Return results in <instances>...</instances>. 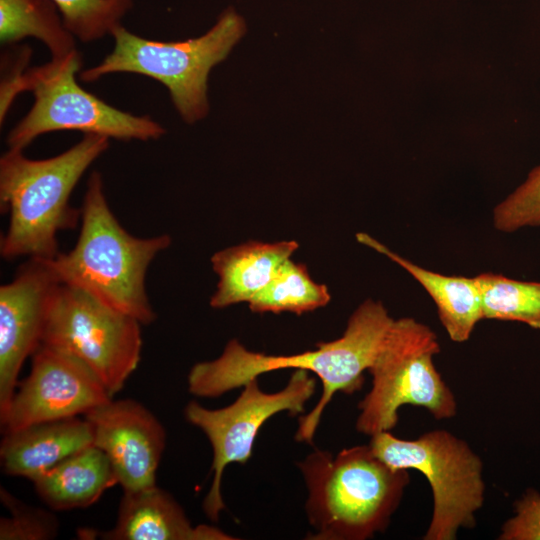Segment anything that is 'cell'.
Instances as JSON below:
<instances>
[{
	"instance_id": "6da1fadb",
	"label": "cell",
	"mask_w": 540,
	"mask_h": 540,
	"mask_svg": "<svg viewBox=\"0 0 540 540\" xmlns=\"http://www.w3.org/2000/svg\"><path fill=\"white\" fill-rule=\"evenodd\" d=\"M393 321L381 302L368 299L352 313L340 338L319 343L315 350L267 355L230 340L218 358L191 368L188 390L198 397H218L275 370L310 371L319 377L322 395L315 407L299 418L295 439L311 443L332 397L337 392L353 394L362 388L363 372L373 364Z\"/></svg>"
},
{
	"instance_id": "7a4b0ae2",
	"label": "cell",
	"mask_w": 540,
	"mask_h": 540,
	"mask_svg": "<svg viewBox=\"0 0 540 540\" xmlns=\"http://www.w3.org/2000/svg\"><path fill=\"white\" fill-rule=\"evenodd\" d=\"M98 134L83 138L63 153L43 159L26 158L23 150L8 149L0 158V206L9 214L1 237L0 254L51 259L58 253L57 234L73 230L81 210L69 203L70 195L89 166L109 147Z\"/></svg>"
},
{
	"instance_id": "3957f363",
	"label": "cell",
	"mask_w": 540,
	"mask_h": 540,
	"mask_svg": "<svg viewBox=\"0 0 540 540\" xmlns=\"http://www.w3.org/2000/svg\"><path fill=\"white\" fill-rule=\"evenodd\" d=\"M171 243L168 235L139 238L111 211L102 176L88 180L75 246L46 259L62 284L81 288L107 305L147 325L156 319L145 289L149 265Z\"/></svg>"
},
{
	"instance_id": "277c9868",
	"label": "cell",
	"mask_w": 540,
	"mask_h": 540,
	"mask_svg": "<svg viewBox=\"0 0 540 540\" xmlns=\"http://www.w3.org/2000/svg\"><path fill=\"white\" fill-rule=\"evenodd\" d=\"M305 479L306 512L316 540H366L383 532L409 484L407 469H394L368 445L333 456L315 450L298 464Z\"/></svg>"
},
{
	"instance_id": "5b68a950",
	"label": "cell",
	"mask_w": 540,
	"mask_h": 540,
	"mask_svg": "<svg viewBox=\"0 0 540 540\" xmlns=\"http://www.w3.org/2000/svg\"><path fill=\"white\" fill-rule=\"evenodd\" d=\"M80 67L76 50L28 72L18 70L2 85L3 115L18 93L29 90L34 95L31 109L7 136L9 149L23 150L38 136L62 130L123 141L157 140L165 134V129L149 116L119 110L82 89L76 81Z\"/></svg>"
},
{
	"instance_id": "8992f818",
	"label": "cell",
	"mask_w": 540,
	"mask_h": 540,
	"mask_svg": "<svg viewBox=\"0 0 540 540\" xmlns=\"http://www.w3.org/2000/svg\"><path fill=\"white\" fill-rule=\"evenodd\" d=\"M245 32V20L232 7L220 14L207 33L185 41H154L120 25L111 33V53L98 65L81 72L80 79L93 82L120 72L150 77L167 87L180 116L192 124L208 113L210 70L227 57Z\"/></svg>"
},
{
	"instance_id": "52a82bcc",
	"label": "cell",
	"mask_w": 540,
	"mask_h": 540,
	"mask_svg": "<svg viewBox=\"0 0 540 540\" xmlns=\"http://www.w3.org/2000/svg\"><path fill=\"white\" fill-rule=\"evenodd\" d=\"M439 352L430 327L410 317L394 319L368 370L372 387L358 405L357 431L369 436L391 431L406 404L425 408L439 420L454 417L456 398L433 361Z\"/></svg>"
},
{
	"instance_id": "ba28073f",
	"label": "cell",
	"mask_w": 540,
	"mask_h": 540,
	"mask_svg": "<svg viewBox=\"0 0 540 540\" xmlns=\"http://www.w3.org/2000/svg\"><path fill=\"white\" fill-rule=\"evenodd\" d=\"M369 446L390 467L415 469L429 482L433 512L424 540H455L460 529L475 526L485 498L483 463L466 441L441 429L413 440L385 431Z\"/></svg>"
},
{
	"instance_id": "9c48e42d",
	"label": "cell",
	"mask_w": 540,
	"mask_h": 540,
	"mask_svg": "<svg viewBox=\"0 0 540 540\" xmlns=\"http://www.w3.org/2000/svg\"><path fill=\"white\" fill-rule=\"evenodd\" d=\"M141 323L87 291L60 284L42 342L83 362L113 397L136 370L142 351Z\"/></svg>"
},
{
	"instance_id": "30bf717a",
	"label": "cell",
	"mask_w": 540,
	"mask_h": 540,
	"mask_svg": "<svg viewBox=\"0 0 540 540\" xmlns=\"http://www.w3.org/2000/svg\"><path fill=\"white\" fill-rule=\"evenodd\" d=\"M243 387L239 397L229 406L208 409L191 401L184 410L187 421L201 429L212 446L213 477L203 501L204 513L212 521H217L225 508L221 493L225 467L233 462L245 464L248 461L255 438L269 418L282 411L293 416L304 412L316 383L308 371L296 369L285 388L278 392H264L257 379L248 381Z\"/></svg>"
},
{
	"instance_id": "8fae6325",
	"label": "cell",
	"mask_w": 540,
	"mask_h": 540,
	"mask_svg": "<svg viewBox=\"0 0 540 540\" xmlns=\"http://www.w3.org/2000/svg\"><path fill=\"white\" fill-rule=\"evenodd\" d=\"M17 387L0 420L3 433L85 415L113 398L83 362L45 344L33 353L30 374Z\"/></svg>"
},
{
	"instance_id": "7c38bea8",
	"label": "cell",
	"mask_w": 540,
	"mask_h": 540,
	"mask_svg": "<svg viewBox=\"0 0 540 540\" xmlns=\"http://www.w3.org/2000/svg\"><path fill=\"white\" fill-rule=\"evenodd\" d=\"M60 282L46 259L29 258L0 287V420L9 408L25 359L42 342Z\"/></svg>"
},
{
	"instance_id": "4fadbf2b",
	"label": "cell",
	"mask_w": 540,
	"mask_h": 540,
	"mask_svg": "<svg viewBox=\"0 0 540 540\" xmlns=\"http://www.w3.org/2000/svg\"><path fill=\"white\" fill-rule=\"evenodd\" d=\"M84 416L124 492L156 485L166 432L150 410L134 399H111Z\"/></svg>"
},
{
	"instance_id": "5bb4252c",
	"label": "cell",
	"mask_w": 540,
	"mask_h": 540,
	"mask_svg": "<svg viewBox=\"0 0 540 540\" xmlns=\"http://www.w3.org/2000/svg\"><path fill=\"white\" fill-rule=\"evenodd\" d=\"M93 445L89 422L78 416L35 423L4 433L0 446L3 471L31 481L66 458Z\"/></svg>"
},
{
	"instance_id": "9a60e30c",
	"label": "cell",
	"mask_w": 540,
	"mask_h": 540,
	"mask_svg": "<svg viewBox=\"0 0 540 540\" xmlns=\"http://www.w3.org/2000/svg\"><path fill=\"white\" fill-rule=\"evenodd\" d=\"M101 535L108 540L235 539L213 526H192L180 504L157 485L124 492L115 526Z\"/></svg>"
},
{
	"instance_id": "2e32d148",
	"label": "cell",
	"mask_w": 540,
	"mask_h": 540,
	"mask_svg": "<svg viewBox=\"0 0 540 540\" xmlns=\"http://www.w3.org/2000/svg\"><path fill=\"white\" fill-rule=\"evenodd\" d=\"M297 248L295 241H250L215 253L211 263L219 281L210 299L211 307L249 303L270 283L279 267Z\"/></svg>"
},
{
	"instance_id": "e0dca14e",
	"label": "cell",
	"mask_w": 540,
	"mask_h": 540,
	"mask_svg": "<svg viewBox=\"0 0 540 540\" xmlns=\"http://www.w3.org/2000/svg\"><path fill=\"white\" fill-rule=\"evenodd\" d=\"M357 240L387 256L405 269L433 299L439 320L454 342L467 341L482 320L481 298L476 277L448 276L425 269L388 249L366 233Z\"/></svg>"
},
{
	"instance_id": "ac0fdd59",
	"label": "cell",
	"mask_w": 540,
	"mask_h": 540,
	"mask_svg": "<svg viewBox=\"0 0 540 540\" xmlns=\"http://www.w3.org/2000/svg\"><path fill=\"white\" fill-rule=\"evenodd\" d=\"M40 499L54 511L86 508L118 484L106 454L91 445L32 481Z\"/></svg>"
},
{
	"instance_id": "d6986e66",
	"label": "cell",
	"mask_w": 540,
	"mask_h": 540,
	"mask_svg": "<svg viewBox=\"0 0 540 540\" xmlns=\"http://www.w3.org/2000/svg\"><path fill=\"white\" fill-rule=\"evenodd\" d=\"M25 37L40 40L52 58L76 51L75 37L52 0H0L1 43H15Z\"/></svg>"
},
{
	"instance_id": "ffe728a7",
	"label": "cell",
	"mask_w": 540,
	"mask_h": 540,
	"mask_svg": "<svg viewBox=\"0 0 540 540\" xmlns=\"http://www.w3.org/2000/svg\"><path fill=\"white\" fill-rule=\"evenodd\" d=\"M329 301L327 287L314 282L303 264L288 259L279 267L270 283L248 304L255 313L302 314L323 307Z\"/></svg>"
},
{
	"instance_id": "44dd1931",
	"label": "cell",
	"mask_w": 540,
	"mask_h": 540,
	"mask_svg": "<svg viewBox=\"0 0 540 540\" xmlns=\"http://www.w3.org/2000/svg\"><path fill=\"white\" fill-rule=\"evenodd\" d=\"M475 277L482 319L517 321L540 329V282L515 280L491 272Z\"/></svg>"
},
{
	"instance_id": "7402d4cb",
	"label": "cell",
	"mask_w": 540,
	"mask_h": 540,
	"mask_svg": "<svg viewBox=\"0 0 540 540\" xmlns=\"http://www.w3.org/2000/svg\"><path fill=\"white\" fill-rule=\"evenodd\" d=\"M71 34L82 42L103 38L121 25L134 0H52Z\"/></svg>"
},
{
	"instance_id": "603a6c76",
	"label": "cell",
	"mask_w": 540,
	"mask_h": 540,
	"mask_svg": "<svg viewBox=\"0 0 540 540\" xmlns=\"http://www.w3.org/2000/svg\"><path fill=\"white\" fill-rule=\"evenodd\" d=\"M0 499L10 513L0 520L1 540H51L58 535L60 523L52 512L27 505L3 487Z\"/></svg>"
},
{
	"instance_id": "cb8c5ba5",
	"label": "cell",
	"mask_w": 540,
	"mask_h": 540,
	"mask_svg": "<svg viewBox=\"0 0 540 540\" xmlns=\"http://www.w3.org/2000/svg\"><path fill=\"white\" fill-rule=\"evenodd\" d=\"M493 225L505 233L540 226V165L494 208Z\"/></svg>"
},
{
	"instance_id": "d4e9b609",
	"label": "cell",
	"mask_w": 540,
	"mask_h": 540,
	"mask_svg": "<svg viewBox=\"0 0 540 540\" xmlns=\"http://www.w3.org/2000/svg\"><path fill=\"white\" fill-rule=\"evenodd\" d=\"M499 540H540V494L529 489L515 503L514 515L501 527Z\"/></svg>"
}]
</instances>
